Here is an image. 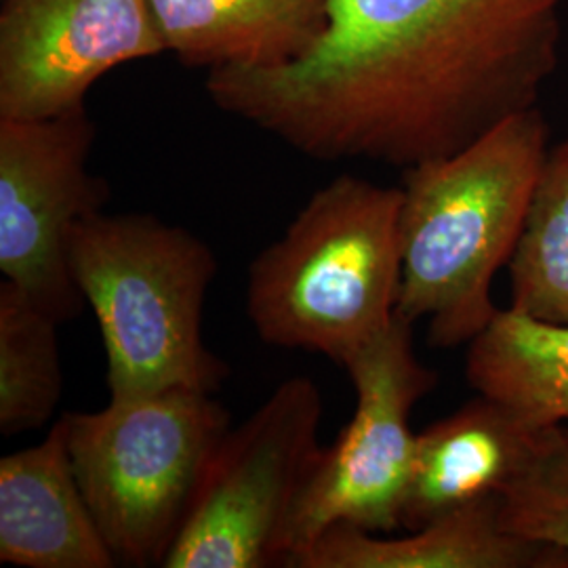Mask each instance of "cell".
<instances>
[{"mask_svg": "<svg viewBox=\"0 0 568 568\" xmlns=\"http://www.w3.org/2000/svg\"><path fill=\"white\" fill-rule=\"evenodd\" d=\"M356 389L349 424L321 450L286 528V562L337 525L386 535L400 530L415 436L410 413L438 384L396 314L384 335L344 366Z\"/></svg>", "mask_w": 568, "mask_h": 568, "instance_id": "7", "label": "cell"}, {"mask_svg": "<svg viewBox=\"0 0 568 568\" xmlns=\"http://www.w3.org/2000/svg\"><path fill=\"white\" fill-rule=\"evenodd\" d=\"M164 51L148 0H4L0 119L81 110L108 72Z\"/></svg>", "mask_w": 568, "mask_h": 568, "instance_id": "9", "label": "cell"}, {"mask_svg": "<svg viewBox=\"0 0 568 568\" xmlns=\"http://www.w3.org/2000/svg\"><path fill=\"white\" fill-rule=\"evenodd\" d=\"M2 2H4V0H2Z\"/></svg>", "mask_w": 568, "mask_h": 568, "instance_id": "19", "label": "cell"}, {"mask_svg": "<svg viewBox=\"0 0 568 568\" xmlns=\"http://www.w3.org/2000/svg\"><path fill=\"white\" fill-rule=\"evenodd\" d=\"M63 417L74 474L116 562L164 568L232 429L230 410L206 392L163 389Z\"/></svg>", "mask_w": 568, "mask_h": 568, "instance_id": "5", "label": "cell"}, {"mask_svg": "<svg viewBox=\"0 0 568 568\" xmlns=\"http://www.w3.org/2000/svg\"><path fill=\"white\" fill-rule=\"evenodd\" d=\"M501 527L528 541L568 549V436L544 429L527 464L497 493Z\"/></svg>", "mask_w": 568, "mask_h": 568, "instance_id": "17", "label": "cell"}, {"mask_svg": "<svg viewBox=\"0 0 568 568\" xmlns=\"http://www.w3.org/2000/svg\"><path fill=\"white\" fill-rule=\"evenodd\" d=\"M565 429H567V436H568V424H567V426H565Z\"/></svg>", "mask_w": 568, "mask_h": 568, "instance_id": "18", "label": "cell"}, {"mask_svg": "<svg viewBox=\"0 0 568 568\" xmlns=\"http://www.w3.org/2000/svg\"><path fill=\"white\" fill-rule=\"evenodd\" d=\"M60 321L16 284H0V432L47 426L63 394Z\"/></svg>", "mask_w": 568, "mask_h": 568, "instance_id": "15", "label": "cell"}, {"mask_svg": "<svg viewBox=\"0 0 568 568\" xmlns=\"http://www.w3.org/2000/svg\"><path fill=\"white\" fill-rule=\"evenodd\" d=\"M87 110L42 121L0 119V272L63 323L87 305L72 276L70 234L103 211L108 183L89 171Z\"/></svg>", "mask_w": 568, "mask_h": 568, "instance_id": "8", "label": "cell"}, {"mask_svg": "<svg viewBox=\"0 0 568 568\" xmlns=\"http://www.w3.org/2000/svg\"><path fill=\"white\" fill-rule=\"evenodd\" d=\"M70 265L102 333L110 396L224 386L230 366L203 337L217 274L203 239L154 215L100 211L74 225Z\"/></svg>", "mask_w": 568, "mask_h": 568, "instance_id": "4", "label": "cell"}, {"mask_svg": "<svg viewBox=\"0 0 568 568\" xmlns=\"http://www.w3.org/2000/svg\"><path fill=\"white\" fill-rule=\"evenodd\" d=\"M508 270L509 307L568 325V142L549 150Z\"/></svg>", "mask_w": 568, "mask_h": 568, "instance_id": "16", "label": "cell"}, {"mask_svg": "<svg viewBox=\"0 0 568 568\" xmlns=\"http://www.w3.org/2000/svg\"><path fill=\"white\" fill-rule=\"evenodd\" d=\"M548 156V122L530 108L450 156L405 169L396 314L427 321L429 345L469 344L499 312L490 284L520 243Z\"/></svg>", "mask_w": 568, "mask_h": 568, "instance_id": "2", "label": "cell"}, {"mask_svg": "<svg viewBox=\"0 0 568 568\" xmlns=\"http://www.w3.org/2000/svg\"><path fill=\"white\" fill-rule=\"evenodd\" d=\"M323 396L291 377L232 427L164 568H267L286 562V528L321 457Z\"/></svg>", "mask_w": 568, "mask_h": 568, "instance_id": "6", "label": "cell"}, {"mask_svg": "<svg viewBox=\"0 0 568 568\" xmlns=\"http://www.w3.org/2000/svg\"><path fill=\"white\" fill-rule=\"evenodd\" d=\"M288 567L568 568V549L508 532L490 495L396 539L349 525L326 528Z\"/></svg>", "mask_w": 568, "mask_h": 568, "instance_id": "12", "label": "cell"}, {"mask_svg": "<svg viewBox=\"0 0 568 568\" xmlns=\"http://www.w3.org/2000/svg\"><path fill=\"white\" fill-rule=\"evenodd\" d=\"M567 0H326L302 58L209 70L227 114L314 161L410 169L537 108Z\"/></svg>", "mask_w": 568, "mask_h": 568, "instance_id": "1", "label": "cell"}, {"mask_svg": "<svg viewBox=\"0 0 568 568\" xmlns=\"http://www.w3.org/2000/svg\"><path fill=\"white\" fill-rule=\"evenodd\" d=\"M164 49L196 68H272L325 30L326 0H148Z\"/></svg>", "mask_w": 568, "mask_h": 568, "instance_id": "13", "label": "cell"}, {"mask_svg": "<svg viewBox=\"0 0 568 568\" xmlns=\"http://www.w3.org/2000/svg\"><path fill=\"white\" fill-rule=\"evenodd\" d=\"M467 347L466 379L532 429L568 424V325L499 310Z\"/></svg>", "mask_w": 568, "mask_h": 568, "instance_id": "14", "label": "cell"}, {"mask_svg": "<svg viewBox=\"0 0 568 568\" xmlns=\"http://www.w3.org/2000/svg\"><path fill=\"white\" fill-rule=\"evenodd\" d=\"M0 562L21 568L119 567L74 474L63 415L41 445L0 459Z\"/></svg>", "mask_w": 568, "mask_h": 568, "instance_id": "10", "label": "cell"}, {"mask_svg": "<svg viewBox=\"0 0 568 568\" xmlns=\"http://www.w3.org/2000/svg\"><path fill=\"white\" fill-rule=\"evenodd\" d=\"M403 187L339 175L248 267L246 316L267 345L345 366L396 318Z\"/></svg>", "mask_w": 568, "mask_h": 568, "instance_id": "3", "label": "cell"}, {"mask_svg": "<svg viewBox=\"0 0 568 568\" xmlns=\"http://www.w3.org/2000/svg\"><path fill=\"white\" fill-rule=\"evenodd\" d=\"M541 434L480 394L429 424L415 436L400 530L497 495L530 459Z\"/></svg>", "mask_w": 568, "mask_h": 568, "instance_id": "11", "label": "cell"}]
</instances>
